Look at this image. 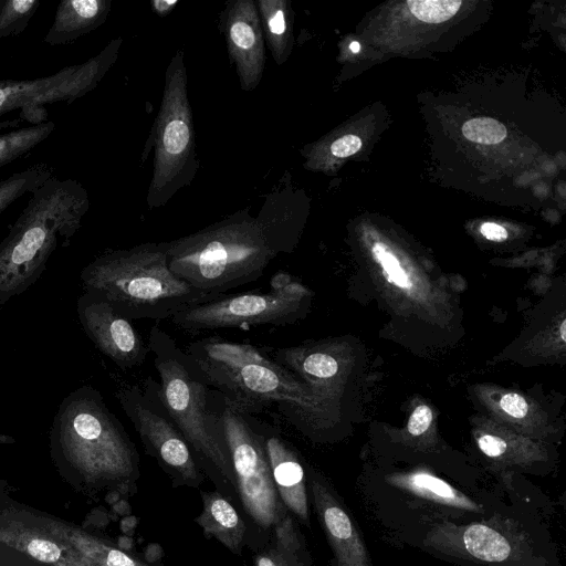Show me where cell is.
<instances>
[{
	"label": "cell",
	"mask_w": 566,
	"mask_h": 566,
	"mask_svg": "<svg viewBox=\"0 0 566 566\" xmlns=\"http://www.w3.org/2000/svg\"><path fill=\"white\" fill-rule=\"evenodd\" d=\"M147 346L158 374L156 391L216 491L241 510L221 413L224 399L196 360L158 324Z\"/></svg>",
	"instance_id": "cell-1"
},
{
	"label": "cell",
	"mask_w": 566,
	"mask_h": 566,
	"mask_svg": "<svg viewBox=\"0 0 566 566\" xmlns=\"http://www.w3.org/2000/svg\"><path fill=\"white\" fill-rule=\"evenodd\" d=\"M389 542L458 566H563L542 515L523 501L471 522L439 521L411 527Z\"/></svg>",
	"instance_id": "cell-2"
},
{
	"label": "cell",
	"mask_w": 566,
	"mask_h": 566,
	"mask_svg": "<svg viewBox=\"0 0 566 566\" xmlns=\"http://www.w3.org/2000/svg\"><path fill=\"white\" fill-rule=\"evenodd\" d=\"M184 349L235 410L254 415L274 407L290 424L305 432L311 429L316 392L265 349L216 335L190 342Z\"/></svg>",
	"instance_id": "cell-3"
},
{
	"label": "cell",
	"mask_w": 566,
	"mask_h": 566,
	"mask_svg": "<svg viewBox=\"0 0 566 566\" xmlns=\"http://www.w3.org/2000/svg\"><path fill=\"white\" fill-rule=\"evenodd\" d=\"M358 495L388 541L402 531L427 523L484 518L514 501H522L505 489L460 485L427 470L365 480Z\"/></svg>",
	"instance_id": "cell-4"
},
{
	"label": "cell",
	"mask_w": 566,
	"mask_h": 566,
	"mask_svg": "<svg viewBox=\"0 0 566 566\" xmlns=\"http://www.w3.org/2000/svg\"><path fill=\"white\" fill-rule=\"evenodd\" d=\"M91 206L87 190L72 178L50 177L0 243V305L27 291L44 272L59 241L66 245Z\"/></svg>",
	"instance_id": "cell-5"
},
{
	"label": "cell",
	"mask_w": 566,
	"mask_h": 566,
	"mask_svg": "<svg viewBox=\"0 0 566 566\" xmlns=\"http://www.w3.org/2000/svg\"><path fill=\"white\" fill-rule=\"evenodd\" d=\"M84 292L109 303L130 321L169 319L214 296L196 290L168 265L167 242L105 251L80 272Z\"/></svg>",
	"instance_id": "cell-6"
},
{
	"label": "cell",
	"mask_w": 566,
	"mask_h": 566,
	"mask_svg": "<svg viewBox=\"0 0 566 566\" xmlns=\"http://www.w3.org/2000/svg\"><path fill=\"white\" fill-rule=\"evenodd\" d=\"M167 255L176 276L212 296L256 281L276 256L260 221L244 212L167 242Z\"/></svg>",
	"instance_id": "cell-7"
},
{
	"label": "cell",
	"mask_w": 566,
	"mask_h": 566,
	"mask_svg": "<svg viewBox=\"0 0 566 566\" xmlns=\"http://www.w3.org/2000/svg\"><path fill=\"white\" fill-rule=\"evenodd\" d=\"M53 446L85 468L132 491L139 479V455L102 394L84 385L67 394L52 420Z\"/></svg>",
	"instance_id": "cell-8"
},
{
	"label": "cell",
	"mask_w": 566,
	"mask_h": 566,
	"mask_svg": "<svg viewBox=\"0 0 566 566\" xmlns=\"http://www.w3.org/2000/svg\"><path fill=\"white\" fill-rule=\"evenodd\" d=\"M311 292L301 281L285 271L272 275L270 290L221 294L195 303L169 319L189 333L220 328L286 326L304 317Z\"/></svg>",
	"instance_id": "cell-9"
},
{
	"label": "cell",
	"mask_w": 566,
	"mask_h": 566,
	"mask_svg": "<svg viewBox=\"0 0 566 566\" xmlns=\"http://www.w3.org/2000/svg\"><path fill=\"white\" fill-rule=\"evenodd\" d=\"M187 83L184 51L179 50L166 70L155 120L154 172L146 199L149 208L165 205L193 169L195 132Z\"/></svg>",
	"instance_id": "cell-10"
},
{
	"label": "cell",
	"mask_w": 566,
	"mask_h": 566,
	"mask_svg": "<svg viewBox=\"0 0 566 566\" xmlns=\"http://www.w3.org/2000/svg\"><path fill=\"white\" fill-rule=\"evenodd\" d=\"M221 419L241 511L258 533L268 536L287 510L273 483L264 444V421L253 415L235 410L226 400Z\"/></svg>",
	"instance_id": "cell-11"
},
{
	"label": "cell",
	"mask_w": 566,
	"mask_h": 566,
	"mask_svg": "<svg viewBox=\"0 0 566 566\" xmlns=\"http://www.w3.org/2000/svg\"><path fill=\"white\" fill-rule=\"evenodd\" d=\"M115 397L138 433L145 452L157 461L174 485L198 488L206 476L164 407L155 380L148 378L144 387L120 385Z\"/></svg>",
	"instance_id": "cell-12"
},
{
	"label": "cell",
	"mask_w": 566,
	"mask_h": 566,
	"mask_svg": "<svg viewBox=\"0 0 566 566\" xmlns=\"http://www.w3.org/2000/svg\"><path fill=\"white\" fill-rule=\"evenodd\" d=\"M123 39H113L87 61L36 78L0 80V116L15 109H36L46 104L72 103L93 91L116 62Z\"/></svg>",
	"instance_id": "cell-13"
},
{
	"label": "cell",
	"mask_w": 566,
	"mask_h": 566,
	"mask_svg": "<svg viewBox=\"0 0 566 566\" xmlns=\"http://www.w3.org/2000/svg\"><path fill=\"white\" fill-rule=\"evenodd\" d=\"M310 503L332 552V566H374L357 521L338 492L319 473L305 468Z\"/></svg>",
	"instance_id": "cell-14"
},
{
	"label": "cell",
	"mask_w": 566,
	"mask_h": 566,
	"mask_svg": "<svg viewBox=\"0 0 566 566\" xmlns=\"http://www.w3.org/2000/svg\"><path fill=\"white\" fill-rule=\"evenodd\" d=\"M80 323L95 347L123 370L139 367L149 349L133 321L102 297L83 292L76 301Z\"/></svg>",
	"instance_id": "cell-15"
},
{
	"label": "cell",
	"mask_w": 566,
	"mask_h": 566,
	"mask_svg": "<svg viewBox=\"0 0 566 566\" xmlns=\"http://www.w3.org/2000/svg\"><path fill=\"white\" fill-rule=\"evenodd\" d=\"M221 29L241 88L255 90L265 64L264 38L255 1H229L221 14Z\"/></svg>",
	"instance_id": "cell-16"
},
{
	"label": "cell",
	"mask_w": 566,
	"mask_h": 566,
	"mask_svg": "<svg viewBox=\"0 0 566 566\" xmlns=\"http://www.w3.org/2000/svg\"><path fill=\"white\" fill-rule=\"evenodd\" d=\"M264 444L275 490L287 512L306 527L310 523V497L305 465L279 432L264 422Z\"/></svg>",
	"instance_id": "cell-17"
},
{
	"label": "cell",
	"mask_w": 566,
	"mask_h": 566,
	"mask_svg": "<svg viewBox=\"0 0 566 566\" xmlns=\"http://www.w3.org/2000/svg\"><path fill=\"white\" fill-rule=\"evenodd\" d=\"M202 511L196 518L206 537H213L232 554L242 556L249 531L237 507L218 491H200Z\"/></svg>",
	"instance_id": "cell-18"
},
{
	"label": "cell",
	"mask_w": 566,
	"mask_h": 566,
	"mask_svg": "<svg viewBox=\"0 0 566 566\" xmlns=\"http://www.w3.org/2000/svg\"><path fill=\"white\" fill-rule=\"evenodd\" d=\"M112 0H63L57 4L44 42L67 44L101 27L107 19Z\"/></svg>",
	"instance_id": "cell-19"
},
{
	"label": "cell",
	"mask_w": 566,
	"mask_h": 566,
	"mask_svg": "<svg viewBox=\"0 0 566 566\" xmlns=\"http://www.w3.org/2000/svg\"><path fill=\"white\" fill-rule=\"evenodd\" d=\"M254 566H314L305 537L289 512L256 551Z\"/></svg>",
	"instance_id": "cell-20"
},
{
	"label": "cell",
	"mask_w": 566,
	"mask_h": 566,
	"mask_svg": "<svg viewBox=\"0 0 566 566\" xmlns=\"http://www.w3.org/2000/svg\"><path fill=\"white\" fill-rule=\"evenodd\" d=\"M263 38L275 63L282 65L291 55L293 48L292 7L289 0L255 1Z\"/></svg>",
	"instance_id": "cell-21"
},
{
	"label": "cell",
	"mask_w": 566,
	"mask_h": 566,
	"mask_svg": "<svg viewBox=\"0 0 566 566\" xmlns=\"http://www.w3.org/2000/svg\"><path fill=\"white\" fill-rule=\"evenodd\" d=\"M55 129V123L43 120L0 134V168L30 153Z\"/></svg>",
	"instance_id": "cell-22"
},
{
	"label": "cell",
	"mask_w": 566,
	"mask_h": 566,
	"mask_svg": "<svg viewBox=\"0 0 566 566\" xmlns=\"http://www.w3.org/2000/svg\"><path fill=\"white\" fill-rule=\"evenodd\" d=\"M53 176V169L44 163L11 174L0 180V216L24 195H30Z\"/></svg>",
	"instance_id": "cell-23"
},
{
	"label": "cell",
	"mask_w": 566,
	"mask_h": 566,
	"mask_svg": "<svg viewBox=\"0 0 566 566\" xmlns=\"http://www.w3.org/2000/svg\"><path fill=\"white\" fill-rule=\"evenodd\" d=\"M39 6V0H0V39L23 33Z\"/></svg>",
	"instance_id": "cell-24"
},
{
	"label": "cell",
	"mask_w": 566,
	"mask_h": 566,
	"mask_svg": "<svg viewBox=\"0 0 566 566\" xmlns=\"http://www.w3.org/2000/svg\"><path fill=\"white\" fill-rule=\"evenodd\" d=\"M460 0H408L410 12L420 21L441 23L452 18L461 7Z\"/></svg>",
	"instance_id": "cell-25"
},
{
	"label": "cell",
	"mask_w": 566,
	"mask_h": 566,
	"mask_svg": "<svg viewBox=\"0 0 566 566\" xmlns=\"http://www.w3.org/2000/svg\"><path fill=\"white\" fill-rule=\"evenodd\" d=\"M462 133L465 138L479 144L494 145L506 137V128L490 117H476L464 123Z\"/></svg>",
	"instance_id": "cell-26"
},
{
	"label": "cell",
	"mask_w": 566,
	"mask_h": 566,
	"mask_svg": "<svg viewBox=\"0 0 566 566\" xmlns=\"http://www.w3.org/2000/svg\"><path fill=\"white\" fill-rule=\"evenodd\" d=\"M373 253L384 268L386 274L388 275V281L395 283L400 287H409L411 285L408 275L400 266V263L397 260V258L392 253L387 251V249L381 243H376L374 245Z\"/></svg>",
	"instance_id": "cell-27"
},
{
	"label": "cell",
	"mask_w": 566,
	"mask_h": 566,
	"mask_svg": "<svg viewBox=\"0 0 566 566\" xmlns=\"http://www.w3.org/2000/svg\"><path fill=\"white\" fill-rule=\"evenodd\" d=\"M360 147L361 139L354 134H347L335 139L329 146V151L336 158H345L357 153Z\"/></svg>",
	"instance_id": "cell-28"
},
{
	"label": "cell",
	"mask_w": 566,
	"mask_h": 566,
	"mask_svg": "<svg viewBox=\"0 0 566 566\" xmlns=\"http://www.w3.org/2000/svg\"><path fill=\"white\" fill-rule=\"evenodd\" d=\"M432 421V411L426 406L421 405L411 413L407 429L412 436H420L427 431Z\"/></svg>",
	"instance_id": "cell-29"
},
{
	"label": "cell",
	"mask_w": 566,
	"mask_h": 566,
	"mask_svg": "<svg viewBox=\"0 0 566 566\" xmlns=\"http://www.w3.org/2000/svg\"><path fill=\"white\" fill-rule=\"evenodd\" d=\"M28 551L33 557L45 563L55 562L61 555V551L55 544L43 539H33L28 545Z\"/></svg>",
	"instance_id": "cell-30"
},
{
	"label": "cell",
	"mask_w": 566,
	"mask_h": 566,
	"mask_svg": "<svg viewBox=\"0 0 566 566\" xmlns=\"http://www.w3.org/2000/svg\"><path fill=\"white\" fill-rule=\"evenodd\" d=\"M479 449L491 459H499L506 450L507 442L493 434H484L478 439Z\"/></svg>",
	"instance_id": "cell-31"
},
{
	"label": "cell",
	"mask_w": 566,
	"mask_h": 566,
	"mask_svg": "<svg viewBox=\"0 0 566 566\" xmlns=\"http://www.w3.org/2000/svg\"><path fill=\"white\" fill-rule=\"evenodd\" d=\"M501 408L514 418H523L527 413V402L517 394H506L501 398Z\"/></svg>",
	"instance_id": "cell-32"
},
{
	"label": "cell",
	"mask_w": 566,
	"mask_h": 566,
	"mask_svg": "<svg viewBox=\"0 0 566 566\" xmlns=\"http://www.w3.org/2000/svg\"><path fill=\"white\" fill-rule=\"evenodd\" d=\"M481 233L491 241H504L507 238V231L494 222H485L481 226Z\"/></svg>",
	"instance_id": "cell-33"
},
{
	"label": "cell",
	"mask_w": 566,
	"mask_h": 566,
	"mask_svg": "<svg viewBox=\"0 0 566 566\" xmlns=\"http://www.w3.org/2000/svg\"><path fill=\"white\" fill-rule=\"evenodd\" d=\"M178 3L177 0H153V10L160 17L168 14Z\"/></svg>",
	"instance_id": "cell-34"
},
{
	"label": "cell",
	"mask_w": 566,
	"mask_h": 566,
	"mask_svg": "<svg viewBox=\"0 0 566 566\" xmlns=\"http://www.w3.org/2000/svg\"><path fill=\"white\" fill-rule=\"evenodd\" d=\"M560 337L563 342H566V321H563L560 324Z\"/></svg>",
	"instance_id": "cell-35"
},
{
	"label": "cell",
	"mask_w": 566,
	"mask_h": 566,
	"mask_svg": "<svg viewBox=\"0 0 566 566\" xmlns=\"http://www.w3.org/2000/svg\"><path fill=\"white\" fill-rule=\"evenodd\" d=\"M349 49L354 52V53H357L359 52L360 50V45L358 42H352L350 45H349Z\"/></svg>",
	"instance_id": "cell-36"
},
{
	"label": "cell",
	"mask_w": 566,
	"mask_h": 566,
	"mask_svg": "<svg viewBox=\"0 0 566 566\" xmlns=\"http://www.w3.org/2000/svg\"><path fill=\"white\" fill-rule=\"evenodd\" d=\"M10 441H12V439H10V437L0 434V442H10Z\"/></svg>",
	"instance_id": "cell-37"
}]
</instances>
